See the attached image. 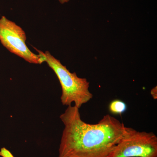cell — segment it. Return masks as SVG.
<instances>
[{"label": "cell", "instance_id": "cell-1", "mask_svg": "<svg viewBox=\"0 0 157 157\" xmlns=\"http://www.w3.org/2000/svg\"><path fill=\"white\" fill-rule=\"evenodd\" d=\"M79 109L70 105L60 115L64 128L58 157H109L128 127L108 114L97 124L86 123Z\"/></svg>", "mask_w": 157, "mask_h": 157}, {"label": "cell", "instance_id": "cell-2", "mask_svg": "<svg viewBox=\"0 0 157 157\" xmlns=\"http://www.w3.org/2000/svg\"><path fill=\"white\" fill-rule=\"evenodd\" d=\"M41 62H46L58 78L62 88L60 100L64 106H69L74 103L78 109L93 98L89 90L90 83L86 78H80L76 73H71L59 59L48 51L38 50Z\"/></svg>", "mask_w": 157, "mask_h": 157}, {"label": "cell", "instance_id": "cell-3", "mask_svg": "<svg viewBox=\"0 0 157 157\" xmlns=\"http://www.w3.org/2000/svg\"><path fill=\"white\" fill-rule=\"evenodd\" d=\"M109 157H157L156 135L128 127Z\"/></svg>", "mask_w": 157, "mask_h": 157}, {"label": "cell", "instance_id": "cell-4", "mask_svg": "<svg viewBox=\"0 0 157 157\" xmlns=\"http://www.w3.org/2000/svg\"><path fill=\"white\" fill-rule=\"evenodd\" d=\"M25 31L15 22L2 16L0 19V41L11 53L30 63L41 64L39 54L34 53L26 44Z\"/></svg>", "mask_w": 157, "mask_h": 157}, {"label": "cell", "instance_id": "cell-5", "mask_svg": "<svg viewBox=\"0 0 157 157\" xmlns=\"http://www.w3.org/2000/svg\"><path fill=\"white\" fill-rule=\"evenodd\" d=\"M109 110L110 113L114 115H121L127 109L126 104L121 100H113L109 103Z\"/></svg>", "mask_w": 157, "mask_h": 157}, {"label": "cell", "instance_id": "cell-6", "mask_svg": "<svg viewBox=\"0 0 157 157\" xmlns=\"http://www.w3.org/2000/svg\"><path fill=\"white\" fill-rule=\"evenodd\" d=\"M0 156L2 157H15L11 152L6 147H2L0 151Z\"/></svg>", "mask_w": 157, "mask_h": 157}, {"label": "cell", "instance_id": "cell-7", "mask_svg": "<svg viewBox=\"0 0 157 157\" xmlns=\"http://www.w3.org/2000/svg\"><path fill=\"white\" fill-rule=\"evenodd\" d=\"M151 94L154 100H156L157 99V86L153 88L151 91Z\"/></svg>", "mask_w": 157, "mask_h": 157}, {"label": "cell", "instance_id": "cell-8", "mask_svg": "<svg viewBox=\"0 0 157 157\" xmlns=\"http://www.w3.org/2000/svg\"><path fill=\"white\" fill-rule=\"evenodd\" d=\"M59 1L61 4H64L65 3L68 2L69 0H59Z\"/></svg>", "mask_w": 157, "mask_h": 157}]
</instances>
